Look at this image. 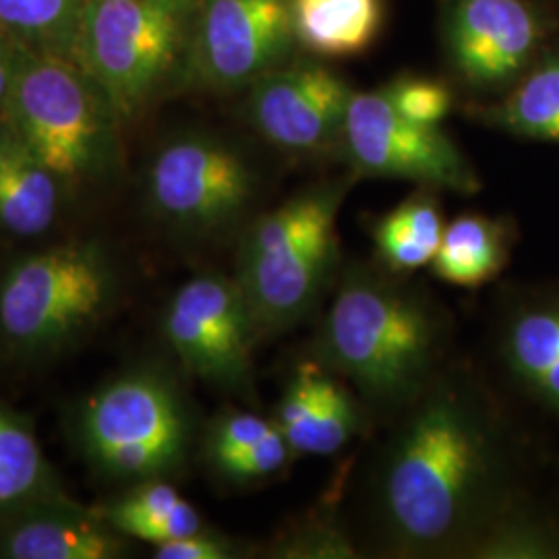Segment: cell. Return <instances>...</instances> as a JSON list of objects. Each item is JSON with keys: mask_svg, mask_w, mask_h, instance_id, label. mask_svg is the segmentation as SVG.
Listing matches in <instances>:
<instances>
[{"mask_svg": "<svg viewBox=\"0 0 559 559\" xmlns=\"http://www.w3.org/2000/svg\"><path fill=\"white\" fill-rule=\"evenodd\" d=\"M501 477L500 433L477 390L436 378L383 445L373 483L383 549L399 558H460L506 500Z\"/></svg>", "mask_w": 559, "mask_h": 559, "instance_id": "obj_1", "label": "cell"}, {"mask_svg": "<svg viewBox=\"0 0 559 559\" xmlns=\"http://www.w3.org/2000/svg\"><path fill=\"white\" fill-rule=\"evenodd\" d=\"M448 323L433 300L367 265L340 274L316 360L381 411H404L438 378Z\"/></svg>", "mask_w": 559, "mask_h": 559, "instance_id": "obj_2", "label": "cell"}, {"mask_svg": "<svg viewBox=\"0 0 559 559\" xmlns=\"http://www.w3.org/2000/svg\"><path fill=\"white\" fill-rule=\"evenodd\" d=\"M344 193L340 182L313 187L245 230L235 280L261 336L288 332L311 318L338 282Z\"/></svg>", "mask_w": 559, "mask_h": 559, "instance_id": "obj_3", "label": "cell"}, {"mask_svg": "<svg viewBox=\"0 0 559 559\" xmlns=\"http://www.w3.org/2000/svg\"><path fill=\"white\" fill-rule=\"evenodd\" d=\"M9 41L11 75L0 120L59 180L98 170L110 138L112 106L69 57Z\"/></svg>", "mask_w": 559, "mask_h": 559, "instance_id": "obj_4", "label": "cell"}, {"mask_svg": "<svg viewBox=\"0 0 559 559\" xmlns=\"http://www.w3.org/2000/svg\"><path fill=\"white\" fill-rule=\"evenodd\" d=\"M193 0H85L73 60L119 115H131L173 69Z\"/></svg>", "mask_w": 559, "mask_h": 559, "instance_id": "obj_5", "label": "cell"}, {"mask_svg": "<svg viewBox=\"0 0 559 559\" xmlns=\"http://www.w3.org/2000/svg\"><path fill=\"white\" fill-rule=\"evenodd\" d=\"M112 293L94 242L46 249L17 261L0 284V330L23 350H52L96 323Z\"/></svg>", "mask_w": 559, "mask_h": 559, "instance_id": "obj_6", "label": "cell"}, {"mask_svg": "<svg viewBox=\"0 0 559 559\" xmlns=\"http://www.w3.org/2000/svg\"><path fill=\"white\" fill-rule=\"evenodd\" d=\"M81 441L87 456L108 475L158 479L185 460L189 417L166 378L152 371L129 373L87 402Z\"/></svg>", "mask_w": 559, "mask_h": 559, "instance_id": "obj_7", "label": "cell"}, {"mask_svg": "<svg viewBox=\"0 0 559 559\" xmlns=\"http://www.w3.org/2000/svg\"><path fill=\"white\" fill-rule=\"evenodd\" d=\"M164 334L187 371L226 392L253 385V350L260 325L239 282L205 274L182 284L173 297Z\"/></svg>", "mask_w": 559, "mask_h": 559, "instance_id": "obj_8", "label": "cell"}, {"mask_svg": "<svg viewBox=\"0 0 559 559\" xmlns=\"http://www.w3.org/2000/svg\"><path fill=\"white\" fill-rule=\"evenodd\" d=\"M342 141L362 175L415 180L462 195L480 189V180L456 143L440 127L404 119L381 90L353 94Z\"/></svg>", "mask_w": 559, "mask_h": 559, "instance_id": "obj_9", "label": "cell"}, {"mask_svg": "<svg viewBox=\"0 0 559 559\" xmlns=\"http://www.w3.org/2000/svg\"><path fill=\"white\" fill-rule=\"evenodd\" d=\"M255 177L235 150L210 138L173 141L150 173V198L164 221L185 235H216L239 221Z\"/></svg>", "mask_w": 559, "mask_h": 559, "instance_id": "obj_10", "label": "cell"}, {"mask_svg": "<svg viewBox=\"0 0 559 559\" xmlns=\"http://www.w3.org/2000/svg\"><path fill=\"white\" fill-rule=\"evenodd\" d=\"M293 0H205L193 73L212 90H239L276 69L293 48Z\"/></svg>", "mask_w": 559, "mask_h": 559, "instance_id": "obj_11", "label": "cell"}, {"mask_svg": "<svg viewBox=\"0 0 559 559\" xmlns=\"http://www.w3.org/2000/svg\"><path fill=\"white\" fill-rule=\"evenodd\" d=\"M353 90L321 64L274 69L251 83L249 117L284 152L311 154L342 140Z\"/></svg>", "mask_w": 559, "mask_h": 559, "instance_id": "obj_12", "label": "cell"}, {"mask_svg": "<svg viewBox=\"0 0 559 559\" xmlns=\"http://www.w3.org/2000/svg\"><path fill=\"white\" fill-rule=\"evenodd\" d=\"M448 38L462 78L491 87L528 62L540 38L539 20L522 0H454Z\"/></svg>", "mask_w": 559, "mask_h": 559, "instance_id": "obj_13", "label": "cell"}, {"mask_svg": "<svg viewBox=\"0 0 559 559\" xmlns=\"http://www.w3.org/2000/svg\"><path fill=\"white\" fill-rule=\"evenodd\" d=\"M276 423L295 454L332 456L359 433L362 413L344 381L307 360L284 390Z\"/></svg>", "mask_w": 559, "mask_h": 559, "instance_id": "obj_14", "label": "cell"}, {"mask_svg": "<svg viewBox=\"0 0 559 559\" xmlns=\"http://www.w3.org/2000/svg\"><path fill=\"white\" fill-rule=\"evenodd\" d=\"M120 551L104 516L55 496L25 503L0 539V556L11 559H112Z\"/></svg>", "mask_w": 559, "mask_h": 559, "instance_id": "obj_15", "label": "cell"}, {"mask_svg": "<svg viewBox=\"0 0 559 559\" xmlns=\"http://www.w3.org/2000/svg\"><path fill=\"white\" fill-rule=\"evenodd\" d=\"M59 179L36 152L0 120V224L17 237H36L57 216Z\"/></svg>", "mask_w": 559, "mask_h": 559, "instance_id": "obj_16", "label": "cell"}, {"mask_svg": "<svg viewBox=\"0 0 559 559\" xmlns=\"http://www.w3.org/2000/svg\"><path fill=\"white\" fill-rule=\"evenodd\" d=\"M501 353L514 378L559 413V300L514 316Z\"/></svg>", "mask_w": 559, "mask_h": 559, "instance_id": "obj_17", "label": "cell"}, {"mask_svg": "<svg viewBox=\"0 0 559 559\" xmlns=\"http://www.w3.org/2000/svg\"><path fill=\"white\" fill-rule=\"evenodd\" d=\"M295 38L323 57H350L376 40L381 0H293Z\"/></svg>", "mask_w": 559, "mask_h": 559, "instance_id": "obj_18", "label": "cell"}, {"mask_svg": "<svg viewBox=\"0 0 559 559\" xmlns=\"http://www.w3.org/2000/svg\"><path fill=\"white\" fill-rule=\"evenodd\" d=\"M508 251V233L500 222L464 214L445 224L431 267L438 278L452 286L477 288L500 274Z\"/></svg>", "mask_w": 559, "mask_h": 559, "instance_id": "obj_19", "label": "cell"}, {"mask_svg": "<svg viewBox=\"0 0 559 559\" xmlns=\"http://www.w3.org/2000/svg\"><path fill=\"white\" fill-rule=\"evenodd\" d=\"M440 205L427 193H415L388 212L373 228L381 263L394 272L431 265L443 237Z\"/></svg>", "mask_w": 559, "mask_h": 559, "instance_id": "obj_20", "label": "cell"}, {"mask_svg": "<svg viewBox=\"0 0 559 559\" xmlns=\"http://www.w3.org/2000/svg\"><path fill=\"white\" fill-rule=\"evenodd\" d=\"M104 519L120 535L152 543L154 547L203 528L198 510L162 480H152L115 501L104 512Z\"/></svg>", "mask_w": 559, "mask_h": 559, "instance_id": "obj_21", "label": "cell"}, {"mask_svg": "<svg viewBox=\"0 0 559 559\" xmlns=\"http://www.w3.org/2000/svg\"><path fill=\"white\" fill-rule=\"evenodd\" d=\"M460 558H559V528L506 498L466 543Z\"/></svg>", "mask_w": 559, "mask_h": 559, "instance_id": "obj_22", "label": "cell"}, {"mask_svg": "<svg viewBox=\"0 0 559 559\" xmlns=\"http://www.w3.org/2000/svg\"><path fill=\"white\" fill-rule=\"evenodd\" d=\"M85 0H0V32L7 40L73 59Z\"/></svg>", "mask_w": 559, "mask_h": 559, "instance_id": "obj_23", "label": "cell"}, {"mask_svg": "<svg viewBox=\"0 0 559 559\" xmlns=\"http://www.w3.org/2000/svg\"><path fill=\"white\" fill-rule=\"evenodd\" d=\"M52 496L50 466L32 429L0 404V508Z\"/></svg>", "mask_w": 559, "mask_h": 559, "instance_id": "obj_24", "label": "cell"}, {"mask_svg": "<svg viewBox=\"0 0 559 559\" xmlns=\"http://www.w3.org/2000/svg\"><path fill=\"white\" fill-rule=\"evenodd\" d=\"M489 119L531 140L559 143V62L543 64L514 94L491 110Z\"/></svg>", "mask_w": 559, "mask_h": 559, "instance_id": "obj_25", "label": "cell"}, {"mask_svg": "<svg viewBox=\"0 0 559 559\" xmlns=\"http://www.w3.org/2000/svg\"><path fill=\"white\" fill-rule=\"evenodd\" d=\"M404 119L438 127L452 108V94L440 81L402 78L381 90Z\"/></svg>", "mask_w": 559, "mask_h": 559, "instance_id": "obj_26", "label": "cell"}, {"mask_svg": "<svg viewBox=\"0 0 559 559\" xmlns=\"http://www.w3.org/2000/svg\"><path fill=\"white\" fill-rule=\"evenodd\" d=\"M274 427L276 420L263 419L255 413L230 411L222 415L207 436V454L212 464L218 468L224 462L239 456L242 450L263 440Z\"/></svg>", "mask_w": 559, "mask_h": 559, "instance_id": "obj_27", "label": "cell"}, {"mask_svg": "<svg viewBox=\"0 0 559 559\" xmlns=\"http://www.w3.org/2000/svg\"><path fill=\"white\" fill-rule=\"evenodd\" d=\"M293 454V448L276 423V427L263 440L249 445L239 456L224 462L216 471L235 483L267 479L280 473L290 462Z\"/></svg>", "mask_w": 559, "mask_h": 559, "instance_id": "obj_28", "label": "cell"}, {"mask_svg": "<svg viewBox=\"0 0 559 559\" xmlns=\"http://www.w3.org/2000/svg\"><path fill=\"white\" fill-rule=\"evenodd\" d=\"M282 558H350L353 545L334 524L313 522L299 526L295 535L280 545Z\"/></svg>", "mask_w": 559, "mask_h": 559, "instance_id": "obj_29", "label": "cell"}, {"mask_svg": "<svg viewBox=\"0 0 559 559\" xmlns=\"http://www.w3.org/2000/svg\"><path fill=\"white\" fill-rule=\"evenodd\" d=\"M233 556L235 551L228 545V540L205 533L203 528L154 547V558L158 559H228Z\"/></svg>", "mask_w": 559, "mask_h": 559, "instance_id": "obj_30", "label": "cell"}, {"mask_svg": "<svg viewBox=\"0 0 559 559\" xmlns=\"http://www.w3.org/2000/svg\"><path fill=\"white\" fill-rule=\"evenodd\" d=\"M9 75H11V52H9V41L7 38H0V104L7 94L9 87Z\"/></svg>", "mask_w": 559, "mask_h": 559, "instance_id": "obj_31", "label": "cell"}]
</instances>
